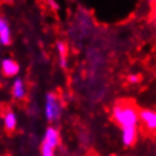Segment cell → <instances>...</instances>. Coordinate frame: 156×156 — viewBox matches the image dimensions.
Masks as SVG:
<instances>
[{"label": "cell", "mask_w": 156, "mask_h": 156, "mask_svg": "<svg viewBox=\"0 0 156 156\" xmlns=\"http://www.w3.org/2000/svg\"><path fill=\"white\" fill-rule=\"evenodd\" d=\"M112 119L122 130V142L126 147H132L139 134V107L131 99L116 101L111 111Z\"/></svg>", "instance_id": "obj_1"}, {"label": "cell", "mask_w": 156, "mask_h": 156, "mask_svg": "<svg viewBox=\"0 0 156 156\" xmlns=\"http://www.w3.org/2000/svg\"><path fill=\"white\" fill-rule=\"evenodd\" d=\"M45 116L50 123L58 120L61 116V102L54 93H49L45 98Z\"/></svg>", "instance_id": "obj_2"}, {"label": "cell", "mask_w": 156, "mask_h": 156, "mask_svg": "<svg viewBox=\"0 0 156 156\" xmlns=\"http://www.w3.org/2000/svg\"><path fill=\"white\" fill-rule=\"evenodd\" d=\"M139 123H142L148 132L154 134L156 130V112L152 108H140Z\"/></svg>", "instance_id": "obj_3"}, {"label": "cell", "mask_w": 156, "mask_h": 156, "mask_svg": "<svg viewBox=\"0 0 156 156\" xmlns=\"http://www.w3.org/2000/svg\"><path fill=\"white\" fill-rule=\"evenodd\" d=\"M3 116V124H4V130L8 132V134H12V132L16 130L17 127V116L15 114V111L11 107H3L2 114Z\"/></svg>", "instance_id": "obj_4"}, {"label": "cell", "mask_w": 156, "mask_h": 156, "mask_svg": "<svg viewBox=\"0 0 156 156\" xmlns=\"http://www.w3.org/2000/svg\"><path fill=\"white\" fill-rule=\"evenodd\" d=\"M19 72H20V65H19L13 58H5V60L2 62L3 76L12 78V77H16L19 74Z\"/></svg>", "instance_id": "obj_5"}, {"label": "cell", "mask_w": 156, "mask_h": 156, "mask_svg": "<svg viewBox=\"0 0 156 156\" xmlns=\"http://www.w3.org/2000/svg\"><path fill=\"white\" fill-rule=\"evenodd\" d=\"M42 143L46 144L50 148H53V150H56L58 147V144H60V132H58L57 128H54V127L46 128Z\"/></svg>", "instance_id": "obj_6"}, {"label": "cell", "mask_w": 156, "mask_h": 156, "mask_svg": "<svg viewBox=\"0 0 156 156\" xmlns=\"http://www.w3.org/2000/svg\"><path fill=\"white\" fill-rule=\"evenodd\" d=\"M11 93H12L13 99H16V101H24L25 97H27V89H25L24 81L20 80V78L15 80L12 87H11Z\"/></svg>", "instance_id": "obj_7"}, {"label": "cell", "mask_w": 156, "mask_h": 156, "mask_svg": "<svg viewBox=\"0 0 156 156\" xmlns=\"http://www.w3.org/2000/svg\"><path fill=\"white\" fill-rule=\"evenodd\" d=\"M56 46H57L61 68H66V62H68V46H66V44L64 41H58Z\"/></svg>", "instance_id": "obj_8"}, {"label": "cell", "mask_w": 156, "mask_h": 156, "mask_svg": "<svg viewBox=\"0 0 156 156\" xmlns=\"http://www.w3.org/2000/svg\"><path fill=\"white\" fill-rule=\"evenodd\" d=\"M12 42V36H11V30L9 27L7 25L5 28H3L0 30V44L2 45H9Z\"/></svg>", "instance_id": "obj_9"}, {"label": "cell", "mask_w": 156, "mask_h": 156, "mask_svg": "<svg viewBox=\"0 0 156 156\" xmlns=\"http://www.w3.org/2000/svg\"><path fill=\"white\" fill-rule=\"evenodd\" d=\"M54 151L56 150H53V148H50V147L46 146V144L42 143V146H41V156H54Z\"/></svg>", "instance_id": "obj_10"}, {"label": "cell", "mask_w": 156, "mask_h": 156, "mask_svg": "<svg viewBox=\"0 0 156 156\" xmlns=\"http://www.w3.org/2000/svg\"><path fill=\"white\" fill-rule=\"evenodd\" d=\"M127 82L130 83V85H136V83H139V82H140V76H139V74H136V73L130 74V76L127 77Z\"/></svg>", "instance_id": "obj_11"}, {"label": "cell", "mask_w": 156, "mask_h": 156, "mask_svg": "<svg viewBox=\"0 0 156 156\" xmlns=\"http://www.w3.org/2000/svg\"><path fill=\"white\" fill-rule=\"evenodd\" d=\"M7 25H8V24H7V21L4 20V17H3V16H0V30H2L3 28H5Z\"/></svg>", "instance_id": "obj_12"}, {"label": "cell", "mask_w": 156, "mask_h": 156, "mask_svg": "<svg viewBox=\"0 0 156 156\" xmlns=\"http://www.w3.org/2000/svg\"><path fill=\"white\" fill-rule=\"evenodd\" d=\"M46 2H48V3H49V5H50V7H52V8H54V9H56V8H57V3H56V2H54V0H46Z\"/></svg>", "instance_id": "obj_13"}, {"label": "cell", "mask_w": 156, "mask_h": 156, "mask_svg": "<svg viewBox=\"0 0 156 156\" xmlns=\"http://www.w3.org/2000/svg\"><path fill=\"white\" fill-rule=\"evenodd\" d=\"M110 156H115V155H110Z\"/></svg>", "instance_id": "obj_14"}]
</instances>
